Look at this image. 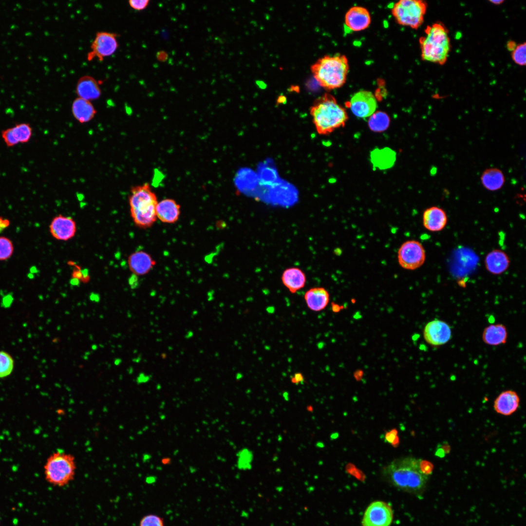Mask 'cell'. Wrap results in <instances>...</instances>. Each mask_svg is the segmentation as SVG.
<instances>
[{
  "label": "cell",
  "instance_id": "cell-1",
  "mask_svg": "<svg viewBox=\"0 0 526 526\" xmlns=\"http://www.w3.org/2000/svg\"><path fill=\"white\" fill-rule=\"evenodd\" d=\"M432 469V464L427 461L407 456L392 461L383 468L382 474L394 487L418 493L426 487Z\"/></svg>",
  "mask_w": 526,
  "mask_h": 526
},
{
  "label": "cell",
  "instance_id": "cell-40",
  "mask_svg": "<svg viewBox=\"0 0 526 526\" xmlns=\"http://www.w3.org/2000/svg\"><path fill=\"white\" fill-rule=\"evenodd\" d=\"M90 299H91V300L92 301H94V302H98L99 301V296H98L97 295H94V294L91 296Z\"/></svg>",
  "mask_w": 526,
  "mask_h": 526
},
{
  "label": "cell",
  "instance_id": "cell-37",
  "mask_svg": "<svg viewBox=\"0 0 526 526\" xmlns=\"http://www.w3.org/2000/svg\"><path fill=\"white\" fill-rule=\"evenodd\" d=\"M150 379L149 376L146 375L144 373H140L137 378V381L138 383H142L148 382Z\"/></svg>",
  "mask_w": 526,
  "mask_h": 526
},
{
  "label": "cell",
  "instance_id": "cell-30",
  "mask_svg": "<svg viewBox=\"0 0 526 526\" xmlns=\"http://www.w3.org/2000/svg\"><path fill=\"white\" fill-rule=\"evenodd\" d=\"M511 57L513 61L520 66H525L526 63V43L524 42L517 44L511 52Z\"/></svg>",
  "mask_w": 526,
  "mask_h": 526
},
{
  "label": "cell",
  "instance_id": "cell-27",
  "mask_svg": "<svg viewBox=\"0 0 526 526\" xmlns=\"http://www.w3.org/2000/svg\"><path fill=\"white\" fill-rule=\"evenodd\" d=\"M390 118L385 113L378 111L375 112L370 116L368 126L373 132H380L385 131L389 127Z\"/></svg>",
  "mask_w": 526,
  "mask_h": 526
},
{
  "label": "cell",
  "instance_id": "cell-3",
  "mask_svg": "<svg viewBox=\"0 0 526 526\" xmlns=\"http://www.w3.org/2000/svg\"><path fill=\"white\" fill-rule=\"evenodd\" d=\"M157 197L150 185L145 183L132 188L129 197L130 211L136 226L141 228L151 227L157 220Z\"/></svg>",
  "mask_w": 526,
  "mask_h": 526
},
{
  "label": "cell",
  "instance_id": "cell-17",
  "mask_svg": "<svg viewBox=\"0 0 526 526\" xmlns=\"http://www.w3.org/2000/svg\"><path fill=\"white\" fill-rule=\"evenodd\" d=\"M519 404L520 397L517 393L509 390L499 394L494 400L493 407L496 413L508 416L517 411Z\"/></svg>",
  "mask_w": 526,
  "mask_h": 526
},
{
  "label": "cell",
  "instance_id": "cell-35",
  "mask_svg": "<svg viewBox=\"0 0 526 526\" xmlns=\"http://www.w3.org/2000/svg\"><path fill=\"white\" fill-rule=\"evenodd\" d=\"M169 55L167 52L164 50L159 51L156 53V57L161 62H165L168 59Z\"/></svg>",
  "mask_w": 526,
  "mask_h": 526
},
{
  "label": "cell",
  "instance_id": "cell-34",
  "mask_svg": "<svg viewBox=\"0 0 526 526\" xmlns=\"http://www.w3.org/2000/svg\"><path fill=\"white\" fill-rule=\"evenodd\" d=\"M291 381L296 385L301 384L304 382L303 375L301 373H296L291 377Z\"/></svg>",
  "mask_w": 526,
  "mask_h": 526
},
{
  "label": "cell",
  "instance_id": "cell-2",
  "mask_svg": "<svg viewBox=\"0 0 526 526\" xmlns=\"http://www.w3.org/2000/svg\"><path fill=\"white\" fill-rule=\"evenodd\" d=\"M310 113L318 132L327 135L343 127L348 119L345 110L335 98L325 94L317 98L310 109Z\"/></svg>",
  "mask_w": 526,
  "mask_h": 526
},
{
  "label": "cell",
  "instance_id": "cell-8",
  "mask_svg": "<svg viewBox=\"0 0 526 526\" xmlns=\"http://www.w3.org/2000/svg\"><path fill=\"white\" fill-rule=\"evenodd\" d=\"M426 259L425 250L422 244L416 240L404 242L397 251L399 265L407 270H414L421 267Z\"/></svg>",
  "mask_w": 526,
  "mask_h": 526
},
{
  "label": "cell",
  "instance_id": "cell-22",
  "mask_svg": "<svg viewBox=\"0 0 526 526\" xmlns=\"http://www.w3.org/2000/svg\"><path fill=\"white\" fill-rule=\"evenodd\" d=\"M485 263L486 269L488 272L493 274L499 275L507 269L510 261L505 252L499 249H495L487 255Z\"/></svg>",
  "mask_w": 526,
  "mask_h": 526
},
{
  "label": "cell",
  "instance_id": "cell-9",
  "mask_svg": "<svg viewBox=\"0 0 526 526\" xmlns=\"http://www.w3.org/2000/svg\"><path fill=\"white\" fill-rule=\"evenodd\" d=\"M118 36L117 34L112 32H97L87 54V60L91 61L96 58L101 61L104 58L114 54L118 48Z\"/></svg>",
  "mask_w": 526,
  "mask_h": 526
},
{
  "label": "cell",
  "instance_id": "cell-29",
  "mask_svg": "<svg viewBox=\"0 0 526 526\" xmlns=\"http://www.w3.org/2000/svg\"><path fill=\"white\" fill-rule=\"evenodd\" d=\"M14 251L12 241L5 236H0V261H6L10 258Z\"/></svg>",
  "mask_w": 526,
  "mask_h": 526
},
{
  "label": "cell",
  "instance_id": "cell-6",
  "mask_svg": "<svg viewBox=\"0 0 526 526\" xmlns=\"http://www.w3.org/2000/svg\"><path fill=\"white\" fill-rule=\"evenodd\" d=\"M76 464L73 454L58 449L52 452L46 460L43 468L45 479L54 486H66L75 478Z\"/></svg>",
  "mask_w": 526,
  "mask_h": 526
},
{
  "label": "cell",
  "instance_id": "cell-13",
  "mask_svg": "<svg viewBox=\"0 0 526 526\" xmlns=\"http://www.w3.org/2000/svg\"><path fill=\"white\" fill-rule=\"evenodd\" d=\"M349 105L356 116L366 118L375 112L377 103L371 92L362 90L356 93L352 96Z\"/></svg>",
  "mask_w": 526,
  "mask_h": 526
},
{
  "label": "cell",
  "instance_id": "cell-28",
  "mask_svg": "<svg viewBox=\"0 0 526 526\" xmlns=\"http://www.w3.org/2000/svg\"><path fill=\"white\" fill-rule=\"evenodd\" d=\"M14 368V360L11 356L4 351H0V378L9 376Z\"/></svg>",
  "mask_w": 526,
  "mask_h": 526
},
{
  "label": "cell",
  "instance_id": "cell-39",
  "mask_svg": "<svg viewBox=\"0 0 526 526\" xmlns=\"http://www.w3.org/2000/svg\"><path fill=\"white\" fill-rule=\"evenodd\" d=\"M331 305L332 310L335 313L339 312L342 308V307H341L339 305L334 302L332 303Z\"/></svg>",
  "mask_w": 526,
  "mask_h": 526
},
{
  "label": "cell",
  "instance_id": "cell-14",
  "mask_svg": "<svg viewBox=\"0 0 526 526\" xmlns=\"http://www.w3.org/2000/svg\"><path fill=\"white\" fill-rule=\"evenodd\" d=\"M49 231L55 239L67 241L75 237L77 231L76 224L73 218L59 214L52 220Z\"/></svg>",
  "mask_w": 526,
  "mask_h": 526
},
{
  "label": "cell",
  "instance_id": "cell-33",
  "mask_svg": "<svg viewBox=\"0 0 526 526\" xmlns=\"http://www.w3.org/2000/svg\"><path fill=\"white\" fill-rule=\"evenodd\" d=\"M130 6L133 9L141 11L145 9L149 5V0H130L128 1Z\"/></svg>",
  "mask_w": 526,
  "mask_h": 526
},
{
  "label": "cell",
  "instance_id": "cell-12",
  "mask_svg": "<svg viewBox=\"0 0 526 526\" xmlns=\"http://www.w3.org/2000/svg\"><path fill=\"white\" fill-rule=\"evenodd\" d=\"M33 134V128L28 122L16 123L12 127L2 130L0 132L1 137L7 148L28 143Z\"/></svg>",
  "mask_w": 526,
  "mask_h": 526
},
{
  "label": "cell",
  "instance_id": "cell-24",
  "mask_svg": "<svg viewBox=\"0 0 526 526\" xmlns=\"http://www.w3.org/2000/svg\"><path fill=\"white\" fill-rule=\"evenodd\" d=\"M71 110L74 117L80 123L91 121L96 111L91 101L77 97L73 102Z\"/></svg>",
  "mask_w": 526,
  "mask_h": 526
},
{
  "label": "cell",
  "instance_id": "cell-26",
  "mask_svg": "<svg viewBox=\"0 0 526 526\" xmlns=\"http://www.w3.org/2000/svg\"><path fill=\"white\" fill-rule=\"evenodd\" d=\"M480 180L483 186L489 191L501 189L505 182V177L502 171L498 168L487 169L482 173Z\"/></svg>",
  "mask_w": 526,
  "mask_h": 526
},
{
  "label": "cell",
  "instance_id": "cell-20",
  "mask_svg": "<svg viewBox=\"0 0 526 526\" xmlns=\"http://www.w3.org/2000/svg\"><path fill=\"white\" fill-rule=\"evenodd\" d=\"M307 307L312 311L325 309L330 301V294L324 287H315L308 290L304 295Z\"/></svg>",
  "mask_w": 526,
  "mask_h": 526
},
{
  "label": "cell",
  "instance_id": "cell-19",
  "mask_svg": "<svg viewBox=\"0 0 526 526\" xmlns=\"http://www.w3.org/2000/svg\"><path fill=\"white\" fill-rule=\"evenodd\" d=\"M422 220L423 226L426 229L432 232L439 231L446 226L447 216L443 209L433 206L424 210Z\"/></svg>",
  "mask_w": 526,
  "mask_h": 526
},
{
  "label": "cell",
  "instance_id": "cell-25",
  "mask_svg": "<svg viewBox=\"0 0 526 526\" xmlns=\"http://www.w3.org/2000/svg\"><path fill=\"white\" fill-rule=\"evenodd\" d=\"M508 336L507 329L502 323L491 324L486 327L482 334L484 342L491 346L505 344Z\"/></svg>",
  "mask_w": 526,
  "mask_h": 526
},
{
  "label": "cell",
  "instance_id": "cell-42",
  "mask_svg": "<svg viewBox=\"0 0 526 526\" xmlns=\"http://www.w3.org/2000/svg\"><path fill=\"white\" fill-rule=\"evenodd\" d=\"M121 362V360L120 358H116L114 361V364L116 365H118L119 364H120Z\"/></svg>",
  "mask_w": 526,
  "mask_h": 526
},
{
  "label": "cell",
  "instance_id": "cell-4",
  "mask_svg": "<svg viewBox=\"0 0 526 526\" xmlns=\"http://www.w3.org/2000/svg\"><path fill=\"white\" fill-rule=\"evenodd\" d=\"M310 69L319 85L331 90L340 88L345 83L349 64L343 55H326L319 58Z\"/></svg>",
  "mask_w": 526,
  "mask_h": 526
},
{
  "label": "cell",
  "instance_id": "cell-31",
  "mask_svg": "<svg viewBox=\"0 0 526 526\" xmlns=\"http://www.w3.org/2000/svg\"><path fill=\"white\" fill-rule=\"evenodd\" d=\"M139 526H165L163 518L155 514H148L142 517Z\"/></svg>",
  "mask_w": 526,
  "mask_h": 526
},
{
  "label": "cell",
  "instance_id": "cell-36",
  "mask_svg": "<svg viewBox=\"0 0 526 526\" xmlns=\"http://www.w3.org/2000/svg\"><path fill=\"white\" fill-rule=\"evenodd\" d=\"M10 225V221L8 219L0 217V232L3 230Z\"/></svg>",
  "mask_w": 526,
  "mask_h": 526
},
{
  "label": "cell",
  "instance_id": "cell-23",
  "mask_svg": "<svg viewBox=\"0 0 526 526\" xmlns=\"http://www.w3.org/2000/svg\"><path fill=\"white\" fill-rule=\"evenodd\" d=\"M281 279L283 284L292 294L303 288L306 281L305 273L301 269L294 267L286 269Z\"/></svg>",
  "mask_w": 526,
  "mask_h": 526
},
{
  "label": "cell",
  "instance_id": "cell-41",
  "mask_svg": "<svg viewBox=\"0 0 526 526\" xmlns=\"http://www.w3.org/2000/svg\"><path fill=\"white\" fill-rule=\"evenodd\" d=\"M489 2L492 3V4H495V5H499V4H501L502 3H503L504 0H489Z\"/></svg>",
  "mask_w": 526,
  "mask_h": 526
},
{
  "label": "cell",
  "instance_id": "cell-10",
  "mask_svg": "<svg viewBox=\"0 0 526 526\" xmlns=\"http://www.w3.org/2000/svg\"><path fill=\"white\" fill-rule=\"evenodd\" d=\"M393 519L392 507L387 503L377 501L372 502L364 513L362 526H390Z\"/></svg>",
  "mask_w": 526,
  "mask_h": 526
},
{
  "label": "cell",
  "instance_id": "cell-15",
  "mask_svg": "<svg viewBox=\"0 0 526 526\" xmlns=\"http://www.w3.org/2000/svg\"><path fill=\"white\" fill-rule=\"evenodd\" d=\"M371 23L370 14L361 6L350 8L345 16L344 27L347 31L357 32L366 29Z\"/></svg>",
  "mask_w": 526,
  "mask_h": 526
},
{
  "label": "cell",
  "instance_id": "cell-16",
  "mask_svg": "<svg viewBox=\"0 0 526 526\" xmlns=\"http://www.w3.org/2000/svg\"><path fill=\"white\" fill-rule=\"evenodd\" d=\"M127 262L130 271L137 276L148 274L156 264L150 255L143 250L132 253L128 257Z\"/></svg>",
  "mask_w": 526,
  "mask_h": 526
},
{
  "label": "cell",
  "instance_id": "cell-21",
  "mask_svg": "<svg viewBox=\"0 0 526 526\" xmlns=\"http://www.w3.org/2000/svg\"><path fill=\"white\" fill-rule=\"evenodd\" d=\"M180 206L173 199L166 198L158 202L156 208L157 219L163 223L173 224L179 219Z\"/></svg>",
  "mask_w": 526,
  "mask_h": 526
},
{
  "label": "cell",
  "instance_id": "cell-11",
  "mask_svg": "<svg viewBox=\"0 0 526 526\" xmlns=\"http://www.w3.org/2000/svg\"><path fill=\"white\" fill-rule=\"evenodd\" d=\"M423 335L428 344L438 347L446 344L450 340L452 337L451 329L446 321L434 319L425 325Z\"/></svg>",
  "mask_w": 526,
  "mask_h": 526
},
{
  "label": "cell",
  "instance_id": "cell-18",
  "mask_svg": "<svg viewBox=\"0 0 526 526\" xmlns=\"http://www.w3.org/2000/svg\"><path fill=\"white\" fill-rule=\"evenodd\" d=\"M75 92L78 97L90 101L98 99L102 93L98 82L89 75H84L78 80Z\"/></svg>",
  "mask_w": 526,
  "mask_h": 526
},
{
  "label": "cell",
  "instance_id": "cell-5",
  "mask_svg": "<svg viewBox=\"0 0 526 526\" xmlns=\"http://www.w3.org/2000/svg\"><path fill=\"white\" fill-rule=\"evenodd\" d=\"M425 34L419 39L422 59L439 65L444 64L451 47L447 29L443 23L436 22L427 26Z\"/></svg>",
  "mask_w": 526,
  "mask_h": 526
},
{
  "label": "cell",
  "instance_id": "cell-7",
  "mask_svg": "<svg viewBox=\"0 0 526 526\" xmlns=\"http://www.w3.org/2000/svg\"><path fill=\"white\" fill-rule=\"evenodd\" d=\"M427 8L423 0H401L394 5L392 13L398 24L416 29L423 22Z\"/></svg>",
  "mask_w": 526,
  "mask_h": 526
},
{
  "label": "cell",
  "instance_id": "cell-38",
  "mask_svg": "<svg viewBox=\"0 0 526 526\" xmlns=\"http://www.w3.org/2000/svg\"><path fill=\"white\" fill-rule=\"evenodd\" d=\"M517 44L513 40H509L507 43V48L508 50L512 52L516 47Z\"/></svg>",
  "mask_w": 526,
  "mask_h": 526
},
{
  "label": "cell",
  "instance_id": "cell-32",
  "mask_svg": "<svg viewBox=\"0 0 526 526\" xmlns=\"http://www.w3.org/2000/svg\"><path fill=\"white\" fill-rule=\"evenodd\" d=\"M247 449L241 450L237 454V465L239 469H246L249 468V464L252 461V455Z\"/></svg>",
  "mask_w": 526,
  "mask_h": 526
}]
</instances>
